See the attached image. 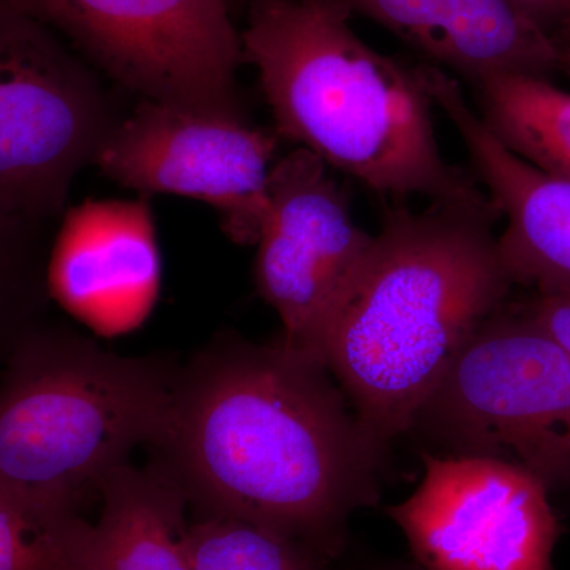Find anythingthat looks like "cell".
Segmentation results:
<instances>
[{"label": "cell", "instance_id": "6da1fadb", "mask_svg": "<svg viewBox=\"0 0 570 570\" xmlns=\"http://www.w3.org/2000/svg\"><path fill=\"white\" fill-rule=\"evenodd\" d=\"M325 366L283 344H232L175 389L163 441L184 491L216 515L333 540L381 498L389 444Z\"/></svg>", "mask_w": 570, "mask_h": 570}, {"label": "cell", "instance_id": "7a4b0ae2", "mask_svg": "<svg viewBox=\"0 0 570 570\" xmlns=\"http://www.w3.org/2000/svg\"><path fill=\"white\" fill-rule=\"evenodd\" d=\"M494 204H396L326 326L322 363L385 444L407 434L461 348L508 303Z\"/></svg>", "mask_w": 570, "mask_h": 570}, {"label": "cell", "instance_id": "3957f363", "mask_svg": "<svg viewBox=\"0 0 570 570\" xmlns=\"http://www.w3.org/2000/svg\"><path fill=\"white\" fill-rule=\"evenodd\" d=\"M332 0H253L242 32L277 137L384 197L490 205L485 190L442 156L423 63L366 45Z\"/></svg>", "mask_w": 570, "mask_h": 570}, {"label": "cell", "instance_id": "277c9868", "mask_svg": "<svg viewBox=\"0 0 570 570\" xmlns=\"http://www.w3.org/2000/svg\"><path fill=\"white\" fill-rule=\"evenodd\" d=\"M20 354L0 390V490L75 512L137 445L163 441L175 389L160 367L82 337H40Z\"/></svg>", "mask_w": 570, "mask_h": 570}, {"label": "cell", "instance_id": "5b68a950", "mask_svg": "<svg viewBox=\"0 0 570 570\" xmlns=\"http://www.w3.org/2000/svg\"><path fill=\"white\" fill-rule=\"evenodd\" d=\"M407 434L423 452L502 461L570 493V356L505 303L469 337Z\"/></svg>", "mask_w": 570, "mask_h": 570}, {"label": "cell", "instance_id": "8992f818", "mask_svg": "<svg viewBox=\"0 0 570 570\" xmlns=\"http://www.w3.org/2000/svg\"><path fill=\"white\" fill-rule=\"evenodd\" d=\"M119 119L58 33L0 0V213L43 225Z\"/></svg>", "mask_w": 570, "mask_h": 570}, {"label": "cell", "instance_id": "52a82bcc", "mask_svg": "<svg viewBox=\"0 0 570 570\" xmlns=\"http://www.w3.org/2000/svg\"><path fill=\"white\" fill-rule=\"evenodd\" d=\"M142 100L242 115L234 0H10Z\"/></svg>", "mask_w": 570, "mask_h": 570}, {"label": "cell", "instance_id": "ba28073f", "mask_svg": "<svg viewBox=\"0 0 570 570\" xmlns=\"http://www.w3.org/2000/svg\"><path fill=\"white\" fill-rule=\"evenodd\" d=\"M373 242L374 235L356 224L346 190L316 154L298 146L276 160L255 242L254 279L283 322L285 351L324 366L326 326Z\"/></svg>", "mask_w": 570, "mask_h": 570}, {"label": "cell", "instance_id": "9c48e42d", "mask_svg": "<svg viewBox=\"0 0 570 570\" xmlns=\"http://www.w3.org/2000/svg\"><path fill=\"white\" fill-rule=\"evenodd\" d=\"M277 138L250 127L243 115L142 100L119 119L94 164L127 189L212 205L230 239L255 245Z\"/></svg>", "mask_w": 570, "mask_h": 570}, {"label": "cell", "instance_id": "30bf717a", "mask_svg": "<svg viewBox=\"0 0 570 570\" xmlns=\"http://www.w3.org/2000/svg\"><path fill=\"white\" fill-rule=\"evenodd\" d=\"M417 490L387 515L422 570H553L561 527L550 490L497 460L422 452Z\"/></svg>", "mask_w": 570, "mask_h": 570}, {"label": "cell", "instance_id": "8fae6325", "mask_svg": "<svg viewBox=\"0 0 570 570\" xmlns=\"http://www.w3.org/2000/svg\"><path fill=\"white\" fill-rule=\"evenodd\" d=\"M48 287L70 314L102 333L140 325L160 287V255L145 200H89L63 213Z\"/></svg>", "mask_w": 570, "mask_h": 570}, {"label": "cell", "instance_id": "7c38bea8", "mask_svg": "<svg viewBox=\"0 0 570 570\" xmlns=\"http://www.w3.org/2000/svg\"><path fill=\"white\" fill-rule=\"evenodd\" d=\"M434 107L455 127L472 168L505 227L499 254L513 284L570 291V181L554 178L505 148L469 107L455 77L425 66Z\"/></svg>", "mask_w": 570, "mask_h": 570}, {"label": "cell", "instance_id": "4fadbf2b", "mask_svg": "<svg viewBox=\"0 0 570 570\" xmlns=\"http://www.w3.org/2000/svg\"><path fill=\"white\" fill-rule=\"evenodd\" d=\"M395 33L426 63L471 82L494 73L550 78L560 51L510 0H332Z\"/></svg>", "mask_w": 570, "mask_h": 570}, {"label": "cell", "instance_id": "5bb4252c", "mask_svg": "<svg viewBox=\"0 0 570 570\" xmlns=\"http://www.w3.org/2000/svg\"><path fill=\"white\" fill-rule=\"evenodd\" d=\"M92 524L94 570H194L184 491L175 475L124 464L104 483Z\"/></svg>", "mask_w": 570, "mask_h": 570}, {"label": "cell", "instance_id": "9a60e30c", "mask_svg": "<svg viewBox=\"0 0 570 570\" xmlns=\"http://www.w3.org/2000/svg\"><path fill=\"white\" fill-rule=\"evenodd\" d=\"M471 85L480 118L505 148L570 181V92L528 73L487 75Z\"/></svg>", "mask_w": 570, "mask_h": 570}, {"label": "cell", "instance_id": "2e32d148", "mask_svg": "<svg viewBox=\"0 0 570 570\" xmlns=\"http://www.w3.org/2000/svg\"><path fill=\"white\" fill-rule=\"evenodd\" d=\"M0 570H94L92 524L40 512L0 490Z\"/></svg>", "mask_w": 570, "mask_h": 570}, {"label": "cell", "instance_id": "e0dca14e", "mask_svg": "<svg viewBox=\"0 0 570 570\" xmlns=\"http://www.w3.org/2000/svg\"><path fill=\"white\" fill-rule=\"evenodd\" d=\"M187 540L194 570H314L294 539L246 520L216 515Z\"/></svg>", "mask_w": 570, "mask_h": 570}, {"label": "cell", "instance_id": "ac0fdd59", "mask_svg": "<svg viewBox=\"0 0 570 570\" xmlns=\"http://www.w3.org/2000/svg\"><path fill=\"white\" fill-rule=\"evenodd\" d=\"M41 224L0 213V325L13 316L28 287L33 239Z\"/></svg>", "mask_w": 570, "mask_h": 570}, {"label": "cell", "instance_id": "d6986e66", "mask_svg": "<svg viewBox=\"0 0 570 570\" xmlns=\"http://www.w3.org/2000/svg\"><path fill=\"white\" fill-rule=\"evenodd\" d=\"M524 313L549 332L570 356V291L535 292L521 303Z\"/></svg>", "mask_w": 570, "mask_h": 570}, {"label": "cell", "instance_id": "ffe728a7", "mask_svg": "<svg viewBox=\"0 0 570 570\" xmlns=\"http://www.w3.org/2000/svg\"><path fill=\"white\" fill-rule=\"evenodd\" d=\"M558 50L570 45V0H510Z\"/></svg>", "mask_w": 570, "mask_h": 570}, {"label": "cell", "instance_id": "44dd1931", "mask_svg": "<svg viewBox=\"0 0 570 570\" xmlns=\"http://www.w3.org/2000/svg\"><path fill=\"white\" fill-rule=\"evenodd\" d=\"M560 66L562 70L569 71L570 73V45L568 47L560 48Z\"/></svg>", "mask_w": 570, "mask_h": 570}, {"label": "cell", "instance_id": "7402d4cb", "mask_svg": "<svg viewBox=\"0 0 570 570\" xmlns=\"http://www.w3.org/2000/svg\"><path fill=\"white\" fill-rule=\"evenodd\" d=\"M404 570H422V569L419 568V569H404Z\"/></svg>", "mask_w": 570, "mask_h": 570}]
</instances>
